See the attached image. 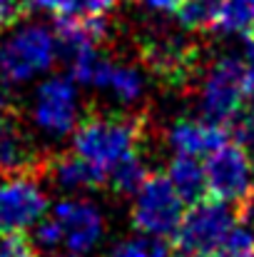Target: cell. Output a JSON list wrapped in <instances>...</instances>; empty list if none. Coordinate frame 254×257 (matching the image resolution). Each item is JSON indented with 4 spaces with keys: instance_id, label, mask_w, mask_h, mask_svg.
I'll return each mask as SVG.
<instances>
[{
    "instance_id": "19",
    "label": "cell",
    "mask_w": 254,
    "mask_h": 257,
    "mask_svg": "<svg viewBox=\"0 0 254 257\" xmlns=\"http://www.w3.org/2000/svg\"><path fill=\"white\" fill-rule=\"evenodd\" d=\"M147 168H145V163H142V158L140 155H135V158H130V160H125L122 165H117L115 170L107 175V180H110V185H112V190L115 192H120V195H135V190L147 180Z\"/></svg>"
},
{
    "instance_id": "1",
    "label": "cell",
    "mask_w": 254,
    "mask_h": 257,
    "mask_svg": "<svg viewBox=\"0 0 254 257\" xmlns=\"http://www.w3.org/2000/svg\"><path fill=\"white\" fill-rule=\"evenodd\" d=\"M63 58L55 28L25 20L8 28L0 38V78L10 87L33 85L53 73Z\"/></svg>"
},
{
    "instance_id": "18",
    "label": "cell",
    "mask_w": 254,
    "mask_h": 257,
    "mask_svg": "<svg viewBox=\"0 0 254 257\" xmlns=\"http://www.w3.org/2000/svg\"><path fill=\"white\" fill-rule=\"evenodd\" d=\"M147 58H150V63L160 73H172V70L184 68V63H187V45H184L182 38L167 35V38H160V40L150 43Z\"/></svg>"
},
{
    "instance_id": "13",
    "label": "cell",
    "mask_w": 254,
    "mask_h": 257,
    "mask_svg": "<svg viewBox=\"0 0 254 257\" xmlns=\"http://www.w3.org/2000/svg\"><path fill=\"white\" fill-rule=\"evenodd\" d=\"M55 33H58L60 53L68 60L70 55L97 48L105 40L107 20H105V15H97V18H92V15H60Z\"/></svg>"
},
{
    "instance_id": "14",
    "label": "cell",
    "mask_w": 254,
    "mask_h": 257,
    "mask_svg": "<svg viewBox=\"0 0 254 257\" xmlns=\"http://www.w3.org/2000/svg\"><path fill=\"white\" fill-rule=\"evenodd\" d=\"M48 175H50V182L65 195H83L105 182V177L75 153L55 158L48 168Z\"/></svg>"
},
{
    "instance_id": "16",
    "label": "cell",
    "mask_w": 254,
    "mask_h": 257,
    "mask_svg": "<svg viewBox=\"0 0 254 257\" xmlns=\"http://www.w3.org/2000/svg\"><path fill=\"white\" fill-rule=\"evenodd\" d=\"M254 28V0H222L214 30L222 35H249Z\"/></svg>"
},
{
    "instance_id": "2",
    "label": "cell",
    "mask_w": 254,
    "mask_h": 257,
    "mask_svg": "<svg viewBox=\"0 0 254 257\" xmlns=\"http://www.w3.org/2000/svg\"><path fill=\"white\" fill-rule=\"evenodd\" d=\"M73 153L105 180L125 160L140 155V125L125 115H90L73 133Z\"/></svg>"
},
{
    "instance_id": "12",
    "label": "cell",
    "mask_w": 254,
    "mask_h": 257,
    "mask_svg": "<svg viewBox=\"0 0 254 257\" xmlns=\"http://www.w3.org/2000/svg\"><path fill=\"white\" fill-rule=\"evenodd\" d=\"M38 160V145L30 130L13 115L0 112V175L30 172Z\"/></svg>"
},
{
    "instance_id": "3",
    "label": "cell",
    "mask_w": 254,
    "mask_h": 257,
    "mask_svg": "<svg viewBox=\"0 0 254 257\" xmlns=\"http://www.w3.org/2000/svg\"><path fill=\"white\" fill-rule=\"evenodd\" d=\"M83 87L73 80V75H45L30 95L28 120L35 135L50 143H60L73 138L78 125L83 122Z\"/></svg>"
},
{
    "instance_id": "6",
    "label": "cell",
    "mask_w": 254,
    "mask_h": 257,
    "mask_svg": "<svg viewBox=\"0 0 254 257\" xmlns=\"http://www.w3.org/2000/svg\"><path fill=\"white\" fill-rule=\"evenodd\" d=\"M187 202L177 195L165 175H147V180L135 190L132 205H130V220L132 227L140 235L169 240L174 237Z\"/></svg>"
},
{
    "instance_id": "27",
    "label": "cell",
    "mask_w": 254,
    "mask_h": 257,
    "mask_svg": "<svg viewBox=\"0 0 254 257\" xmlns=\"http://www.w3.org/2000/svg\"><path fill=\"white\" fill-rule=\"evenodd\" d=\"M242 58H244V87H247V100H249V107L254 110V48L247 50Z\"/></svg>"
},
{
    "instance_id": "15",
    "label": "cell",
    "mask_w": 254,
    "mask_h": 257,
    "mask_svg": "<svg viewBox=\"0 0 254 257\" xmlns=\"http://www.w3.org/2000/svg\"><path fill=\"white\" fill-rule=\"evenodd\" d=\"M165 177L172 182V187L187 205L207 195V175H204V163L199 158L174 155L165 170Z\"/></svg>"
},
{
    "instance_id": "25",
    "label": "cell",
    "mask_w": 254,
    "mask_h": 257,
    "mask_svg": "<svg viewBox=\"0 0 254 257\" xmlns=\"http://www.w3.org/2000/svg\"><path fill=\"white\" fill-rule=\"evenodd\" d=\"M25 10V0H0V30H8L18 23Z\"/></svg>"
},
{
    "instance_id": "7",
    "label": "cell",
    "mask_w": 254,
    "mask_h": 257,
    "mask_svg": "<svg viewBox=\"0 0 254 257\" xmlns=\"http://www.w3.org/2000/svg\"><path fill=\"white\" fill-rule=\"evenodd\" d=\"M234 225H237V212L232 205L214 197L209 200L202 197L192 202L182 215V222L174 232L177 250L182 255L209 257L224 242V237L232 232Z\"/></svg>"
},
{
    "instance_id": "9",
    "label": "cell",
    "mask_w": 254,
    "mask_h": 257,
    "mask_svg": "<svg viewBox=\"0 0 254 257\" xmlns=\"http://www.w3.org/2000/svg\"><path fill=\"white\" fill-rule=\"evenodd\" d=\"M48 210L50 197L35 175H0V235H23L33 230Z\"/></svg>"
},
{
    "instance_id": "10",
    "label": "cell",
    "mask_w": 254,
    "mask_h": 257,
    "mask_svg": "<svg viewBox=\"0 0 254 257\" xmlns=\"http://www.w3.org/2000/svg\"><path fill=\"white\" fill-rule=\"evenodd\" d=\"M50 217L60 230L63 247L73 255H85L95 250L107 230L102 207L85 195H65L53 205Z\"/></svg>"
},
{
    "instance_id": "5",
    "label": "cell",
    "mask_w": 254,
    "mask_h": 257,
    "mask_svg": "<svg viewBox=\"0 0 254 257\" xmlns=\"http://www.w3.org/2000/svg\"><path fill=\"white\" fill-rule=\"evenodd\" d=\"M247 105V87H244V58L242 55H219L214 58L199 83H197V107L199 115L227 125L234 120Z\"/></svg>"
},
{
    "instance_id": "4",
    "label": "cell",
    "mask_w": 254,
    "mask_h": 257,
    "mask_svg": "<svg viewBox=\"0 0 254 257\" xmlns=\"http://www.w3.org/2000/svg\"><path fill=\"white\" fill-rule=\"evenodd\" d=\"M73 80L80 87L95 90L122 107L137 105L147 92V75L140 65L112 60L100 48H90L68 58Z\"/></svg>"
},
{
    "instance_id": "24",
    "label": "cell",
    "mask_w": 254,
    "mask_h": 257,
    "mask_svg": "<svg viewBox=\"0 0 254 257\" xmlns=\"http://www.w3.org/2000/svg\"><path fill=\"white\" fill-rule=\"evenodd\" d=\"M75 0H25V8L35 13H55V15H70Z\"/></svg>"
},
{
    "instance_id": "11",
    "label": "cell",
    "mask_w": 254,
    "mask_h": 257,
    "mask_svg": "<svg viewBox=\"0 0 254 257\" xmlns=\"http://www.w3.org/2000/svg\"><path fill=\"white\" fill-rule=\"evenodd\" d=\"M227 143V130L224 125L199 115H184L172 120L167 127V148L174 155H187V158H207L217 148Z\"/></svg>"
},
{
    "instance_id": "26",
    "label": "cell",
    "mask_w": 254,
    "mask_h": 257,
    "mask_svg": "<svg viewBox=\"0 0 254 257\" xmlns=\"http://www.w3.org/2000/svg\"><path fill=\"white\" fill-rule=\"evenodd\" d=\"M145 8L152 13V15H160V18H167V15H177L179 5L184 0H142Z\"/></svg>"
},
{
    "instance_id": "31",
    "label": "cell",
    "mask_w": 254,
    "mask_h": 257,
    "mask_svg": "<svg viewBox=\"0 0 254 257\" xmlns=\"http://www.w3.org/2000/svg\"><path fill=\"white\" fill-rule=\"evenodd\" d=\"M249 35H252V40H254V28H252V33H249Z\"/></svg>"
},
{
    "instance_id": "30",
    "label": "cell",
    "mask_w": 254,
    "mask_h": 257,
    "mask_svg": "<svg viewBox=\"0 0 254 257\" xmlns=\"http://www.w3.org/2000/svg\"><path fill=\"white\" fill-rule=\"evenodd\" d=\"M179 257H194V255H182V252H179Z\"/></svg>"
},
{
    "instance_id": "8",
    "label": "cell",
    "mask_w": 254,
    "mask_h": 257,
    "mask_svg": "<svg viewBox=\"0 0 254 257\" xmlns=\"http://www.w3.org/2000/svg\"><path fill=\"white\" fill-rule=\"evenodd\" d=\"M207 192L232 207L249 202L254 195V158L249 148L237 143H224L212 155L204 158Z\"/></svg>"
},
{
    "instance_id": "22",
    "label": "cell",
    "mask_w": 254,
    "mask_h": 257,
    "mask_svg": "<svg viewBox=\"0 0 254 257\" xmlns=\"http://www.w3.org/2000/svg\"><path fill=\"white\" fill-rule=\"evenodd\" d=\"M229 125V130H227V135L232 138V143H237V145H244V148H254V110L249 107H244L234 120H229L227 122Z\"/></svg>"
},
{
    "instance_id": "28",
    "label": "cell",
    "mask_w": 254,
    "mask_h": 257,
    "mask_svg": "<svg viewBox=\"0 0 254 257\" xmlns=\"http://www.w3.org/2000/svg\"><path fill=\"white\" fill-rule=\"evenodd\" d=\"M8 83L0 78V112H5V107H8V100H10V95H8Z\"/></svg>"
},
{
    "instance_id": "20",
    "label": "cell",
    "mask_w": 254,
    "mask_h": 257,
    "mask_svg": "<svg viewBox=\"0 0 254 257\" xmlns=\"http://www.w3.org/2000/svg\"><path fill=\"white\" fill-rule=\"evenodd\" d=\"M209 257H254V222L237 220L232 232Z\"/></svg>"
},
{
    "instance_id": "29",
    "label": "cell",
    "mask_w": 254,
    "mask_h": 257,
    "mask_svg": "<svg viewBox=\"0 0 254 257\" xmlns=\"http://www.w3.org/2000/svg\"><path fill=\"white\" fill-rule=\"evenodd\" d=\"M53 257H83V255H73V252H65V255H53Z\"/></svg>"
},
{
    "instance_id": "17",
    "label": "cell",
    "mask_w": 254,
    "mask_h": 257,
    "mask_svg": "<svg viewBox=\"0 0 254 257\" xmlns=\"http://www.w3.org/2000/svg\"><path fill=\"white\" fill-rule=\"evenodd\" d=\"M222 0H184L177 10V20L184 30L199 33L217 25Z\"/></svg>"
},
{
    "instance_id": "23",
    "label": "cell",
    "mask_w": 254,
    "mask_h": 257,
    "mask_svg": "<svg viewBox=\"0 0 254 257\" xmlns=\"http://www.w3.org/2000/svg\"><path fill=\"white\" fill-rule=\"evenodd\" d=\"M0 257H35V245L23 235H0Z\"/></svg>"
},
{
    "instance_id": "21",
    "label": "cell",
    "mask_w": 254,
    "mask_h": 257,
    "mask_svg": "<svg viewBox=\"0 0 254 257\" xmlns=\"http://www.w3.org/2000/svg\"><path fill=\"white\" fill-rule=\"evenodd\" d=\"M107 257H172V250H169L167 240L140 235V237L117 242Z\"/></svg>"
}]
</instances>
